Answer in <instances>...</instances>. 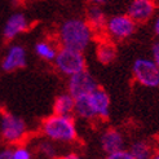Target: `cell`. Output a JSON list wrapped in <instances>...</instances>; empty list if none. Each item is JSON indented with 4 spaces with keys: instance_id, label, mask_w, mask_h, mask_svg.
Returning a JSON list of instances; mask_svg holds the SVG:
<instances>
[{
    "instance_id": "obj_21",
    "label": "cell",
    "mask_w": 159,
    "mask_h": 159,
    "mask_svg": "<svg viewBox=\"0 0 159 159\" xmlns=\"http://www.w3.org/2000/svg\"><path fill=\"white\" fill-rule=\"evenodd\" d=\"M152 60L159 66V40L152 47Z\"/></svg>"
},
{
    "instance_id": "obj_3",
    "label": "cell",
    "mask_w": 159,
    "mask_h": 159,
    "mask_svg": "<svg viewBox=\"0 0 159 159\" xmlns=\"http://www.w3.org/2000/svg\"><path fill=\"white\" fill-rule=\"evenodd\" d=\"M54 66L62 75H66L67 78L73 74H76L79 71L85 70V57L82 51L65 48L62 47L58 49L56 58L53 60Z\"/></svg>"
},
{
    "instance_id": "obj_10",
    "label": "cell",
    "mask_w": 159,
    "mask_h": 159,
    "mask_svg": "<svg viewBox=\"0 0 159 159\" xmlns=\"http://www.w3.org/2000/svg\"><path fill=\"white\" fill-rule=\"evenodd\" d=\"M91 107L96 119H107L110 115V97L100 87L88 94Z\"/></svg>"
},
{
    "instance_id": "obj_4",
    "label": "cell",
    "mask_w": 159,
    "mask_h": 159,
    "mask_svg": "<svg viewBox=\"0 0 159 159\" xmlns=\"http://www.w3.org/2000/svg\"><path fill=\"white\" fill-rule=\"evenodd\" d=\"M27 133L26 123L22 118L11 114L3 113L0 116V134L2 139L8 144H18L25 139Z\"/></svg>"
},
{
    "instance_id": "obj_1",
    "label": "cell",
    "mask_w": 159,
    "mask_h": 159,
    "mask_svg": "<svg viewBox=\"0 0 159 159\" xmlns=\"http://www.w3.org/2000/svg\"><path fill=\"white\" fill-rule=\"evenodd\" d=\"M60 43L65 48L84 52L93 39V29L88 21L82 18H70L60 26Z\"/></svg>"
},
{
    "instance_id": "obj_2",
    "label": "cell",
    "mask_w": 159,
    "mask_h": 159,
    "mask_svg": "<svg viewBox=\"0 0 159 159\" xmlns=\"http://www.w3.org/2000/svg\"><path fill=\"white\" fill-rule=\"evenodd\" d=\"M42 133L45 139L62 144H71L78 137L74 118L71 115H60L54 113L43 120Z\"/></svg>"
},
{
    "instance_id": "obj_13",
    "label": "cell",
    "mask_w": 159,
    "mask_h": 159,
    "mask_svg": "<svg viewBox=\"0 0 159 159\" xmlns=\"http://www.w3.org/2000/svg\"><path fill=\"white\" fill-rule=\"evenodd\" d=\"M74 106H75V98L69 92L62 93L54 100L53 113L60 114V115H73Z\"/></svg>"
},
{
    "instance_id": "obj_26",
    "label": "cell",
    "mask_w": 159,
    "mask_h": 159,
    "mask_svg": "<svg viewBox=\"0 0 159 159\" xmlns=\"http://www.w3.org/2000/svg\"><path fill=\"white\" fill-rule=\"evenodd\" d=\"M154 158H155V159H159V153H157V154L154 155Z\"/></svg>"
},
{
    "instance_id": "obj_27",
    "label": "cell",
    "mask_w": 159,
    "mask_h": 159,
    "mask_svg": "<svg viewBox=\"0 0 159 159\" xmlns=\"http://www.w3.org/2000/svg\"><path fill=\"white\" fill-rule=\"evenodd\" d=\"M158 2H159V0H158Z\"/></svg>"
},
{
    "instance_id": "obj_17",
    "label": "cell",
    "mask_w": 159,
    "mask_h": 159,
    "mask_svg": "<svg viewBox=\"0 0 159 159\" xmlns=\"http://www.w3.org/2000/svg\"><path fill=\"white\" fill-rule=\"evenodd\" d=\"M129 152L133 159H149L152 157V148L146 141H136L131 145Z\"/></svg>"
},
{
    "instance_id": "obj_24",
    "label": "cell",
    "mask_w": 159,
    "mask_h": 159,
    "mask_svg": "<svg viewBox=\"0 0 159 159\" xmlns=\"http://www.w3.org/2000/svg\"><path fill=\"white\" fill-rule=\"evenodd\" d=\"M89 2L93 3V4H96V5H100V4H104L105 0H89Z\"/></svg>"
},
{
    "instance_id": "obj_19",
    "label": "cell",
    "mask_w": 159,
    "mask_h": 159,
    "mask_svg": "<svg viewBox=\"0 0 159 159\" xmlns=\"http://www.w3.org/2000/svg\"><path fill=\"white\" fill-rule=\"evenodd\" d=\"M33 153L25 146H17L13 149V157L12 159H31Z\"/></svg>"
},
{
    "instance_id": "obj_9",
    "label": "cell",
    "mask_w": 159,
    "mask_h": 159,
    "mask_svg": "<svg viewBox=\"0 0 159 159\" xmlns=\"http://www.w3.org/2000/svg\"><path fill=\"white\" fill-rule=\"evenodd\" d=\"M157 9L155 0H132L128 7V14L134 22H146L154 16Z\"/></svg>"
},
{
    "instance_id": "obj_14",
    "label": "cell",
    "mask_w": 159,
    "mask_h": 159,
    "mask_svg": "<svg viewBox=\"0 0 159 159\" xmlns=\"http://www.w3.org/2000/svg\"><path fill=\"white\" fill-rule=\"evenodd\" d=\"M96 54H97V60L102 65H109L116 58V47L110 40L101 42L97 45Z\"/></svg>"
},
{
    "instance_id": "obj_20",
    "label": "cell",
    "mask_w": 159,
    "mask_h": 159,
    "mask_svg": "<svg viewBox=\"0 0 159 159\" xmlns=\"http://www.w3.org/2000/svg\"><path fill=\"white\" fill-rule=\"evenodd\" d=\"M106 158L107 159H133L131 152H129V150H125L124 148L119 149V150H115V152L107 154Z\"/></svg>"
},
{
    "instance_id": "obj_7",
    "label": "cell",
    "mask_w": 159,
    "mask_h": 159,
    "mask_svg": "<svg viewBox=\"0 0 159 159\" xmlns=\"http://www.w3.org/2000/svg\"><path fill=\"white\" fill-rule=\"evenodd\" d=\"M97 88H98L97 80L87 71V69L69 76L67 92L74 98L83 96V94H87V93H91Z\"/></svg>"
},
{
    "instance_id": "obj_8",
    "label": "cell",
    "mask_w": 159,
    "mask_h": 159,
    "mask_svg": "<svg viewBox=\"0 0 159 159\" xmlns=\"http://www.w3.org/2000/svg\"><path fill=\"white\" fill-rule=\"evenodd\" d=\"M27 63V53L22 45H12L5 52L2 60V70L5 73H13L25 67Z\"/></svg>"
},
{
    "instance_id": "obj_15",
    "label": "cell",
    "mask_w": 159,
    "mask_h": 159,
    "mask_svg": "<svg viewBox=\"0 0 159 159\" xmlns=\"http://www.w3.org/2000/svg\"><path fill=\"white\" fill-rule=\"evenodd\" d=\"M34 51L35 54L38 57H40L44 61H53L56 58V54H57L58 49L54 44L49 43V42H45V40H40L38 42L34 47Z\"/></svg>"
},
{
    "instance_id": "obj_5",
    "label": "cell",
    "mask_w": 159,
    "mask_h": 159,
    "mask_svg": "<svg viewBox=\"0 0 159 159\" xmlns=\"http://www.w3.org/2000/svg\"><path fill=\"white\" fill-rule=\"evenodd\" d=\"M132 74L134 80L142 87L146 88L159 87V66L152 58H137L133 62Z\"/></svg>"
},
{
    "instance_id": "obj_25",
    "label": "cell",
    "mask_w": 159,
    "mask_h": 159,
    "mask_svg": "<svg viewBox=\"0 0 159 159\" xmlns=\"http://www.w3.org/2000/svg\"><path fill=\"white\" fill-rule=\"evenodd\" d=\"M65 158H67V159H70V158H74V159H76V158H79L75 153H71V154H67V155H65Z\"/></svg>"
},
{
    "instance_id": "obj_12",
    "label": "cell",
    "mask_w": 159,
    "mask_h": 159,
    "mask_svg": "<svg viewBox=\"0 0 159 159\" xmlns=\"http://www.w3.org/2000/svg\"><path fill=\"white\" fill-rule=\"evenodd\" d=\"M123 146H124V139H123V134L119 131L110 128L102 133L101 148L106 153V155L115 152V150L123 149Z\"/></svg>"
},
{
    "instance_id": "obj_6",
    "label": "cell",
    "mask_w": 159,
    "mask_h": 159,
    "mask_svg": "<svg viewBox=\"0 0 159 159\" xmlns=\"http://www.w3.org/2000/svg\"><path fill=\"white\" fill-rule=\"evenodd\" d=\"M105 30L106 34L114 40H125L133 35L136 22L128 14H118L106 20Z\"/></svg>"
},
{
    "instance_id": "obj_22",
    "label": "cell",
    "mask_w": 159,
    "mask_h": 159,
    "mask_svg": "<svg viewBox=\"0 0 159 159\" xmlns=\"http://www.w3.org/2000/svg\"><path fill=\"white\" fill-rule=\"evenodd\" d=\"M13 157V149L4 148L0 150V159H12Z\"/></svg>"
},
{
    "instance_id": "obj_18",
    "label": "cell",
    "mask_w": 159,
    "mask_h": 159,
    "mask_svg": "<svg viewBox=\"0 0 159 159\" xmlns=\"http://www.w3.org/2000/svg\"><path fill=\"white\" fill-rule=\"evenodd\" d=\"M36 150L39 154H42L45 158H54L57 155V148L53 144V141H51L48 139L39 142L36 145Z\"/></svg>"
},
{
    "instance_id": "obj_23",
    "label": "cell",
    "mask_w": 159,
    "mask_h": 159,
    "mask_svg": "<svg viewBox=\"0 0 159 159\" xmlns=\"http://www.w3.org/2000/svg\"><path fill=\"white\" fill-rule=\"evenodd\" d=\"M153 29H154V33H155V35L159 38V16H158V17L155 18V21H154Z\"/></svg>"
},
{
    "instance_id": "obj_11",
    "label": "cell",
    "mask_w": 159,
    "mask_h": 159,
    "mask_svg": "<svg viewBox=\"0 0 159 159\" xmlns=\"http://www.w3.org/2000/svg\"><path fill=\"white\" fill-rule=\"evenodd\" d=\"M29 29V21L22 13H14L7 20L4 29H3V36L5 40H13L18 35L23 34Z\"/></svg>"
},
{
    "instance_id": "obj_16",
    "label": "cell",
    "mask_w": 159,
    "mask_h": 159,
    "mask_svg": "<svg viewBox=\"0 0 159 159\" xmlns=\"http://www.w3.org/2000/svg\"><path fill=\"white\" fill-rule=\"evenodd\" d=\"M87 21L92 26L93 30H101L105 27V23H106V17L102 9L94 4L93 7H91L88 12H87Z\"/></svg>"
}]
</instances>
